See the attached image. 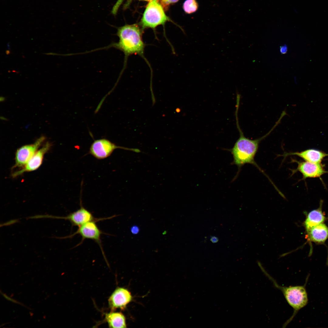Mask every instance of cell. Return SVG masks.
<instances>
[{
  "instance_id": "1",
  "label": "cell",
  "mask_w": 328,
  "mask_h": 328,
  "mask_svg": "<svg viewBox=\"0 0 328 328\" xmlns=\"http://www.w3.org/2000/svg\"><path fill=\"white\" fill-rule=\"evenodd\" d=\"M142 29L136 24L126 25L118 28L117 35L119 40L102 48L114 47L123 52L125 55L124 65L127 59L132 55H138L147 62L144 56L146 46L142 39Z\"/></svg>"
},
{
  "instance_id": "2",
  "label": "cell",
  "mask_w": 328,
  "mask_h": 328,
  "mask_svg": "<svg viewBox=\"0 0 328 328\" xmlns=\"http://www.w3.org/2000/svg\"><path fill=\"white\" fill-rule=\"evenodd\" d=\"M236 120L240 136L233 147L231 149V152L234 159L233 163L237 166L239 168L241 167L246 164L253 165L265 175L255 162V158L260 142L270 134L276 125H275L273 128L264 136L257 139L251 140L244 136L239 127L237 118Z\"/></svg>"
},
{
  "instance_id": "3",
  "label": "cell",
  "mask_w": 328,
  "mask_h": 328,
  "mask_svg": "<svg viewBox=\"0 0 328 328\" xmlns=\"http://www.w3.org/2000/svg\"><path fill=\"white\" fill-rule=\"evenodd\" d=\"M259 265L264 274L276 288L281 291L288 303L294 309L292 316L283 325V327L284 328L292 320L298 312L305 306L308 303V296L305 286L286 287L279 285L261 265Z\"/></svg>"
},
{
  "instance_id": "4",
  "label": "cell",
  "mask_w": 328,
  "mask_h": 328,
  "mask_svg": "<svg viewBox=\"0 0 328 328\" xmlns=\"http://www.w3.org/2000/svg\"><path fill=\"white\" fill-rule=\"evenodd\" d=\"M170 20L165 14L158 0H152L147 6L141 21L142 29H155L160 25H164Z\"/></svg>"
},
{
  "instance_id": "5",
  "label": "cell",
  "mask_w": 328,
  "mask_h": 328,
  "mask_svg": "<svg viewBox=\"0 0 328 328\" xmlns=\"http://www.w3.org/2000/svg\"><path fill=\"white\" fill-rule=\"evenodd\" d=\"M118 149L137 153L141 152L139 149L119 146L108 139L102 138L93 141L90 148L89 153L97 159H102L110 156L115 150Z\"/></svg>"
},
{
  "instance_id": "6",
  "label": "cell",
  "mask_w": 328,
  "mask_h": 328,
  "mask_svg": "<svg viewBox=\"0 0 328 328\" xmlns=\"http://www.w3.org/2000/svg\"><path fill=\"white\" fill-rule=\"evenodd\" d=\"M34 219L49 218L54 219H61L67 220L70 221L72 226L78 227L88 222L99 221L107 219V218H96L92 213L81 205L80 208L76 211L70 213L65 217L53 216L49 215H37L34 216Z\"/></svg>"
},
{
  "instance_id": "7",
  "label": "cell",
  "mask_w": 328,
  "mask_h": 328,
  "mask_svg": "<svg viewBox=\"0 0 328 328\" xmlns=\"http://www.w3.org/2000/svg\"><path fill=\"white\" fill-rule=\"evenodd\" d=\"M45 139L44 136H41L34 143L24 145L18 149L15 152V164L13 168L24 166L38 151Z\"/></svg>"
},
{
  "instance_id": "8",
  "label": "cell",
  "mask_w": 328,
  "mask_h": 328,
  "mask_svg": "<svg viewBox=\"0 0 328 328\" xmlns=\"http://www.w3.org/2000/svg\"><path fill=\"white\" fill-rule=\"evenodd\" d=\"M96 221H92L86 223L79 227L77 230L73 234L68 236L60 238H71L77 234L80 235L82 237L80 242L82 243L86 239L92 240L98 244L104 255L101 242V236L102 232L99 229L96 223Z\"/></svg>"
},
{
  "instance_id": "9",
  "label": "cell",
  "mask_w": 328,
  "mask_h": 328,
  "mask_svg": "<svg viewBox=\"0 0 328 328\" xmlns=\"http://www.w3.org/2000/svg\"><path fill=\"white\" fill-rule=\"evenodd\" d=\"M293 162L297 163L298 166L296 169L291 170L292 174L299 172L302 175V180L308 178H320L323 175L328 173L321 163H315L308 161H298L293 159Z\"/></svg>"
},
{
  "instance_id": "10",
  "label": "cell",
  "mask_w": 328,
  "mask_h": 328,
  "mask_svg": "<svg viewBox=\"0 0 328 328\" xmlns=\"http://www.w3.org/2000/svg\"><path fill=\"white\" fill-rule=\"evenodd\" d=\"M51 146V144L47 142L38 150L24 166L12 173V177H16L24 173L33 171L39 168L43 162L45 154L50 149Z\"/></svg>"
},
{
  "instance_id": "11",
  "label": "cell",
  "mask_w": 328,
  "mask_h": 328,
  "mask_svg": "<svg viewBox=\"0 0 328 328\" xmlns=\"http://www.w3.org/2000/svg\"><path fill=\"white\" fill-rule=\"evenodd\" d=\"M132 300L131 294L127 289L122 287H118L108 299L109 306L111 311H114L118 308L124 309Z\"/></svg>"
},
{
  "instance_id": "12",
  "label": "cell",
  "mask_w": 328,
  "mask_h": 328,
  "mask_svg": "<svg viewBox=\"0 0 328 328\" xmlns=\"http://www.w3.org/2000/svg\"><path fill=\"white\" fill-rule=\"evenodd\" d=\"M284 158L290 155H296L305 161L315 163H321L323 159L328 156V154L318 149H310L300 152H285L282 155Z\"/></svg>"
},
{
  "instance_id": "13",
  "label": "cell",
  "mask_w": 328,
  "mask_h": 328,
  "mask_svg": "<svg viewBox=\"0 0 328 328\" xmlns=\"http://www.w3.org/2000/svg\"><path fill=\"white\" fill-rule=\"evenodd\" d=\"M306 231V238L310 242L324 244L328 238V227L324 223L313 226Z\"/></svg>"
},
{
  "instance_id": "14",
  "label": "cell",
  "mask_w": 328,
  "mask_h": 328,
  "mask_svg": "<svg viewBox=\"0 0 328 328\" xmlns=\"http://www.w3.org/2000/svg\"><path fill=\"white\" fill-rule=\"evenodd\" d=\"M323 201L321 200L319 206L307 214L303 224L306 231L312 227L323 223L328 219L322 210Z\"/></svg>"
},
{
  "instance_id": "15",
  "label": "cell",
  "mask_w": 328,
  "mask_h": 328,
  "mask_svg": "<svg viewBox=\"0 0 328 328\" xmlns=\"http://www.w3.org/2000/svg\"><path fill=\"white\" fill-rule=\"evenodd\" d=\"M105 320L110 328H126L125 318L121 313L111 311L105 314Z\"/></svg>"
},
{
  "instance_id": "16",
  "label": "cell",
  "mask_w": 328,
  "mask_h": 328,
  "mask_svg": "<svg viewBox=\"0 0 328 328\" xmlns=\"http://www.w3.org/2000/svg\"><path fill=\"white\" fill-rule=\"evenodd\" d=\"M183 7L186 13L191 14L197 11L199 5L196 0H186L183 4Z\"/></svg>"
},
{
  "instance_id": "17",
  "label": "cell",
  "mask_w": 328,
  "mask_h": 328,
  "mask_svg": "<svg viewBox=\"0 0 328 328\" xmlns=\"http://www.w3.org/2000/svg\"><path fill=\"white\" fill-rule=\"evenodd\" d=\"M123 0H117L112 9V12L113 14L115 15L116 14Z\"/></svg>"
},
{
  "instance_id": "18",
  "label": "cell",
  "mask_w": 328,
  "mask_h": 328,
  "mask_svg": "<svg viewBox=\"0 0 328 328\" xmlns=\"http://www.w3.org/2000/svg\"><path fill=\"white\" fill-rule=\"evenodd\" d=\"M179 0H161V3L164 6L177 2Z\"/></svg>"
},
{
  "instance_id": "19",
  "label": "cell",
  "mask_w": 328,
  "mask_h": 328,
  "mask_svg": "<svg viewBox=\"0 0 328 328\" xmlns=\"http://www.w3.org/2000/svg\"><path fill=\"white\" fill-rule=\"evenodd\" d=\"M131 233L134 234H138L140 231L139 227L137 225H133L130 228Z\"/></svg>"
},
{
  "instance_id": "20",
  "label": "cell",
  "mask_w": 328,
  "mask_h": 328,
  "mask_svg": "<svg viewBox=\"0 0 328 328\" xmlns=\"http://www.w3.org/2000/svg\"><path fill=\"white\" fill-rule=\"evenodd\" d=\"M288 50L287 46L286 45H284L280 47V51L282 54H285L287 53Z\"/></svg>"
},
{
  "instance_id": "21",
  "label": "cell",
  "mask_w": 328,
  "mask_h": 328,
  "mask_svg": "<svg viewBox=\"0 0 328 328\" xmlns=\"http://www.w3.org/2000/svg\"><path fill=\"white\" fill-rule=\"evenodd\" d=\"M2 295H3V296H4V297H5V298H6V299H7V300H9L11 301L12 302H15V303H18V304H20V305H22V306H24V305H23V304H22L20 302H17V301L15 300H14V299H11V298H10L9 297H8V296H6V295H5V294H3V293H2Z\"/></svg>"
},
{
  "instance_id": "22",
  "label": "cell",
  "mask_w": 328,
  "mask_h": 328,
  "mask_svg": "<svg viewBox=\"0 0 328 328\" xmlns=\"http://www.w3.org/2000/svg\"><path fill=\"white\" fill-rule=\"evenodd\" d=\"M210 241L213 243H216L218 241V238L215 236H211L210 238Z\"/></svg>"
},
{
  "instance_id": "23",
  "label": "cell",
  "mask_w": 328,
  "mask_h": 328,
  "mask_svg": "<svg viewBox=\"0 0 328 328\" xmlns=\"http://www.w3.org/2000/svg\"><path fill=\"white\" fill-rule=\"evenodd\" d=\"M145 0V1H151L152 0Z\"/></svg>"
}]
</instances>
